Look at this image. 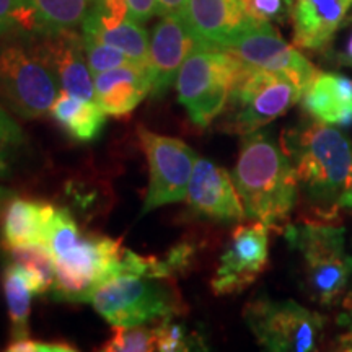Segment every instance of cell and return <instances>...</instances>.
<instances>
[{"mask_svg":"<svg viewBox=\"0 0 352 352\" xmlns=\"http://www.w3.org/2000/svg\"><path fill=\"white\" fill-rule=\"evenodd\" d=\"M302 95V87L290 77L245 64L228 95L220 127L243 138L287 113Z\"/></svg>","mask_w":352,"mask_h":352,"instance_id":"6","label":"cell"},{"mask_svg":"<svg viewBox=\"0 0 352 352\" xmlns=\"http://www.w3.org/2000/svg\"><path fill=\"white\" fill-rule=\"evenodd\" d=\"M341 209H347L352 212V168H351L349 188H347V191L344 192V196H342V199H341Z\"/></svg>","mask_w":352,"mask_h":352,"instance_id":"38","label":"cell"},{"mask_svg":"<svg viewBox=\"0 0 352 352\" xmlns=\"http://www.w3.org/2000/svg\"><path fill=\"white\" fill-rule=\"evenodd\" d=\"M303 109L329 126L352 124V80L341 74L318 72L302 95Z\"/></svg>","mask_w":352,"mask_h":352,"instance_id":"19","label":"cell"},{"mask_svg":"<svg viewBox=\"0 0 352 352\" xmlns=\"http://www.w3.org/2000/svg\"><path fill=\"white\" fill-rule=\"evenodd\" d=\"M90 13H94L103 26H114L129 19L127 0H91Z\"/></svg>","mask_w":352,"mask_h":352,"instance_id":"32","label":"cell"},{"mask_svg":"<svg viewBox=\"0 0 352 352\" xmlns=\"http://www.w3.org/2000/svg\"><path fill=\"white\" fill-rule=\"evenodd\" d=\"M232 179L243 204L245 219L284 232L297 204L296 170L283 145L264 132L243 135Z\"/></svg>","mask_w":352,"mask_h":352,"instance_id":"3","label":"cell"},{"mask_svg":"<svg viewBox=\"0 0 352 352\" xmlns=\"http://www.w3.org/2000/svg\"><path fill=\"white\" fill-rule=\"evenodd\" d=\"M104 352H148L157 351L155 329L144 324L132 328H116L113 336L104 342Z\"/></svg>","mask_w":352,"mask_h":352,"instance_id":"27","label":"cell"},{"mask_svg":"<svg viewBox=\"0 0 352 352\" xmlns=\"http://www.w3.org/2000/svg\"><path fill=\"white\" fill-rule=\"evenodd\" d=\"M157 15V0H127V16L138 23H145Z\"/></svg>","mask_w":352,"mask_h":352,"instance_id":"36","label":"cell"},{"mask_svg":"<svg viewBox=\"0 0 352 352\" xmlns=\"http://www.w3.org/2000/svg\"><path fill=\"white\" fill-rule=\"evenodd\" d=\"M245 10L256 21L264 23H284L292 16V0H241Z\"/></svg>","mask_w":352,"mask_h":352,"instance_id":"30","label":"cell"},{"mask_svg":"<svg viewBox=\"0 0 352 352\" xmlns=\"http://www.w3.org/2000/svg\"><path fill=\"white\" fill-rule=\"evenodd\" d=\"M2 285L8 316H10L12 340L30 336L28 320L30 310H32V297L47 292L43 280L33 271L13 263L3 271Z\"/></svg>","mask_w":352,"mask_h":352,"instance_id":"21","label":"cell"},{"mask_svg":"<svg viewBox=\"0 0 352 352\" xmlns=\"http://www.w3.org/2000/svg\"><path fill=\"white\" fill-rule=\"evenodd\" d=\"M13 263L33 271L43 280L46 290H51L56 277V261L51 248L44 243L21 245L8 250Z\"/></svg>","mask_w":352,"mask_h":352,"instance_id":"25","label":"cell"},{"mask_svg":"<svg viewBox=\"0 0 352 352\" xmlns=\"http://www.w3.org/2000/svg\"><path fill=\"white\" fill-rule=\"evenodd\" d=\"M32 16L23 0H0V38L15 32L32 33Z\"/></svg>","mask_w":352,"mask_h":352,"instance_id":"31","label":"cell"},{"mask_svg":"<svg viewBox=\"0 0 352 352\" xmlns=\"http://www.w3.org/2000/svg\"><path fill=\"white\" fill-rule=\"evenodd\" d=\"M82 33L124 52L132 64L148 67L151 39L142 23L126 19L114 26H103L94 13L88 12L82 23Z\"/></svg>","mask_w":352,"mask_h":352,"instance_id":"23","label":"cell"},{"mask_svg":"<svg viewBox=\"0 0 352 352\" xmlns=\"http://www.w3.org/2000/svg\"><path fill=\"white\" fill-rule=\"evenodd\" d=\"M83 39V50H85L88 67L91 70V76H98V74L107 72V70L121 67V65L131 64L129 57L124 52H121L116 47L109 46L98 41V39L88 36L82 33Z\"/></svg>","mask_w":352,"mask_h":352,"instance_id":"28","label":"cell"},{"mask_svg":"<svg viewBox=\"0 0 352 352\" xmlns=\"http://www.w3.org/2000/svg\"><path fill=\"white\" fill-rule=\"evenodd\" d=\"M183 16L199 44L217 50L256 21L241 0H186Z\"/></svg>","mask_w":352,"mask_h":352,"instance_id":"16","label":"cell"},{"mask_svg":"<svg viewBox=\"0 0 352 352\" xmlns=\"http://www.w3.org/2000/svg\"><path fill=\"white\" fill-rule=\"evenodd\" d=\"M47 246L56 261L51 297L57 302H90L101 284L124 274L127 248L120 240L82 233L67 209H56Z\"/></svg>","mask_w":352,"mask_h":352,"instance_id":"2","label":"cell"},{"mask_svg":"<svg viewBox=\"0 0 352 352\" xmlns=\"http://www.w3.org/2000/svg\"><path fill=\"white\" fill-rule=\"evenodd\" d=\"M32 16V33L47 34L76 30L91 8V0H23Z\"/></svg>","mask_w":352,"mask_h":352,"instance_id":"24","label":"cell"},{"mask_svg":"<svg viewBox=\"0 0 352 352\" xmlns=\"http://www.w3.org/2000/svg\"><path fill=\"white\" fill-rule=\"evenodd\" d=\"M8 352H72L76 346L63 341H38L30 336L16 338L7 346Z\"/></svg>","mask_w":352,"mask_h":352,"instance_id":"33","label":"cell"},{"mask_svg":"<svg viewBox=\"0 0 352 352\" xmlns=\"http://www.w3.org/2000/svg\"><path fill=\"white\" fill-rule=\"evenodd\" d=\"M199 41L191 32L183 13L164 15L152 32L148 46V77L151 95L162 98L178 77L184 60Z\"/></svg>","mask_w":352,"mask_h":352,"instance_id":"13","label":"cell"},{"mask_svg":"<svg viewBox=\"0 0 352 352\" xmlns=\"http://www.w3.org/2000/svg\"><path fill=\"white\" fill-rule=\"evenodd\" d=\"M243 318L259 344L274 352L315 351L324 327L318 311L294 300H272L266 296L246 303Z\"/></svg>","mask_w":352,"mask_h":352,"instance_id":"9","label":"cell"},{"mask_svg":"<svg viewBox=\"0 0 352 352\" xmlns=\"http://www.w3.org/2000/svg\"><path fill=\"white\" fill-rule=\"evenodd\" d=\"M186 7V0H157V15H171V13H183Z\"/></svg>","mask_w":352,"mask_h":352,"instance_id":"37","label":"cell"},{"mask_svg":"<svg viewBox=\"0 0 352 352\" xmlns=\"http://www.w3.org/2000/svg\"><path fill=\"white\" fill-rule=\"evenodd\" d=\"M60 94V85L39 50L36 36L15 32L0 38V104L23 120H36Z\"/></svg>","mask_w":352,"mask_h":352,"instance_id":"4","label":"cell"},{"mask_svg":"<svg viewBox=\"0 0 352 352\" xmlns=\"http://www.w3.org/2000/svg\"><path fill=\"white\" fill-rule=\"evenodd\" d=\"M283 233L290 248L300 254L310 298L320 305H333L340 300L352 276L344 227L336 220L316 219L289 223Z\"/></svg>","mask_w":352,"mask_h":352,"instance_id":"5","label":"cell"},{"mask_svg":"<svg viewBox=\"0 0 352 352\" xmlns=\"http://www.w3.org/2000/svg\"><path fill=\"white\" fill-rule=\"evenodd\" d=\"M33 34L36 36L44 59L59 82L60 91L96 101L95 82L87 63L82 33L64 30L57 33Z\"/></svg>","mask_w":352,"mask_h":352,"instance_id":"15","label":"cell"},{"mask_svg":"<svg viewBox=\"0 0 352 352\" xmlns=\"http://www.w3.org/2000/svg\"><path fill=\"white\" fill-rule=\"evenodd\" d=\"M56 209L47 202L15 197L8 202L2 223V241L7 250L21 245H47V233Z\"/></svg>","mask_w":352,"mask_h":352,"instance_id":"20","label":"cell"},{"mask_svg":"<svg viewBox=\"0 0 352 352\" xmlns=\"http://www.w3.org/2000/svg\"><path fill=\"white\" fill-rule=\"evenodd\" d=\"M13 195H12V191H8L7 188H3V186H0V206L3 204V202L6 201H8L10 199Z\"/></svg>","mask_w":352,"mask_h":352,"instance_id":"39","label":"cell"},{"mask_svg":"<svg viewBox=\"0 0 352 352\" xmlns=\"http://www.w3.org/2000/svg\"><path fill=\"white\" fill-rule=\"evenodd\" d=\"M184 199L195 217L223 223L245 219L243 204L232 175L208 158H197Z\"/></svg>","mask_w":352,"mask_h":352,"instance_id":"14","label":"cell"},{"mask_svg":"<svg viewBox=\"0 0 352 352\" xmlns=\"http://www.w3.org/2000/svg\"><path fill=\"white\" fill-rule=\"evenodd\" d=\"M25 144L21 127L0 104V179L10 178L16 157Z\"/></svg>","mask_w":352,"mask_h":352,"instance_id":"26","label":"cell"},{"mask_svg":"<svg viewBox=\"0 0 352 352\" xmlns=\"http://www.w3.org/2000/svg\"><path fill=\"white\" fill-rule=\"evenodd\" d=\"M338 323H340V327L346 329V333H342L341 336L338 338V349L352 352V290L346 294L344 300H342L341 314L338 316Z\"/></svg>","mask_w":352,"mask_h":352,"instance_id":"34","label":"cell"},{"mask_svg":"<svg viewBox=\"0 0 352 352\" xmlns=\"http://www.w3.org/2000/svg\"><path fill=\"white\" fill-rule=\"evenodd\" d=\"M96 101L103 111L121 118L134 111L151 94L148 67L126 64L94 77Z\"/></svg>","mask_w":352,"mask_h":352,"instance_id":"18","label":"cell"},{"mask_svg":"<svg viewBox=\"0 0 352 352\" xmlns=\"http://www.w3.org/2000/svg\"><path fill=\"white\" fill-rule=\"evenodd\" d=\"M138 135L147 157L148 179L147 196L140 215L171 202L184 201L188 184L195 171L197 153L183 140L160 135L140 126Z\"/></svg>","mask_w":352,"mask_h":352,"instance_id":"10","label":"cell"},{"mask_svg":"<svg viewBox=\"0 0 352 352\" xmlns=\"http://www.w3.org/2000/svg\"><path fill=\"white\" fill-rule=\"evenodd\" d=\"M91 305L114 328H132L184 311L178 290L168 279L124 274L101 284Z\"/></svg>","mask_w":352,"mask_h":352,"instance_id":"8","label":"cell"},{"mask_svg":"<svg viewBox=\"0 0 352 352\" xmlns=\"http://www.w3.org/2000/svg\"><path fill=\"white\" fill-rule=\"evenodd\" d=\"M352 0H297L294 3V44L321 51L329 46L344 23Z\"/></svg>","mask_w":352,"mask_h":352,"instance_id":"17","label":"cell"},{"mask_svg":"<svg viewBox=\"0 0 352 352\" xmlns=\"http://www.w3.org/2000/svg\"><path fill=\"white\" fill-rule=\"evenodd\" d=\"M243 67L230 52L202 44L188 56L176 77V91L192 124L208 127L222 114Z\"/></svg>","mask_w":352,"mask_h":352,"instance_id":"7","label":"cell"},{"mask_svg":"<svg viewBox=\"0 0 352 352\" xmlns=\"http://www.w3.org/2000/svg\"><path fill=\"white\" fill-rule=\"evenodd\" d=\"M219 50L235 56L241 63L254 69L270 70L292 78L305 90L318 70L300 51L285 43L272 23L254 21L235 36L223 43Z\"/></svg>","mask_w":352,"mask_h":352,"instance_id":"11","label":"cell"},{"mask_svg":"<svg viewBox=\"0 0 352 352\" xmlns=\"http://www.w3.org/2000/svg\"><path fill=\"white\" fill-rule=\"evenodd\" d=\"M270 261V228L263 222L240 226L220 256L210 287L215 296H235L250 287Z\"/></svg>","mask_w":352,"mask_h":352,"instance_id":"12","label":"cell"},{"mask_svg":"<svg viewBox=\"0 0 352 352\" xmlns=\"http://www.w3.org/2000/svg\"><path fill=\"white\" fill-rule=\"evenodd\" d=\"M342 36L340 41V47H336V63L346 67H352V13L351 16H346L344 23L341 25Z\"/></svg>","mask_w":352,"mask_h":352,"instance_id":"35","label":"cell"},{"mask_svg":"<svg viewBox=\"0 0 352 352\" xmlns=\"http://www.w3.org/2000/svg\"><path fill=\"white\" fill-rule=\"evenodd\" d=\"M296 170L298 189L320 219L336 220L351 183L352 144L336 127L310 121L280 140Z\"/></svg>","mask_w":352,"mask_h":352,"instance_id":"1","label":"cell"},{"mask_svg":"<svg viewBox=\"0 0 352 352\" xmlns=\"http://www.w3.org/2000/svg\"><path fill=\"white\" fill-rule=\"evenodd\" d=\"M52 118L72 139L80 142L95 140L103 131L107 113L98 101L85 100L80 96L60 91L51 108Z\"/></svg>","mask_w":352,"mask_h":352,"instance_id":"22","label":"cell"},{"mask_svg":"<svg viewBox=\"0 0 352 352\" xmlns=\"http://www.w3.org/2000/svg\"><path fill=\"white\" fill-rule=\"evenodd\" d=\"M155 344L157 351L162 352H182L191 351L192 338L189 336L188 329L182 323L175 320V316H166L158 321L155 328Z\"/></svg>","mask_w":352,"mask_h":352,"instance_id":"29","label":"cell"}]
</instances>
